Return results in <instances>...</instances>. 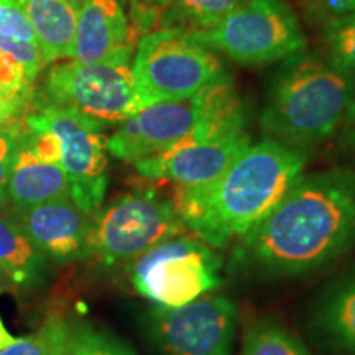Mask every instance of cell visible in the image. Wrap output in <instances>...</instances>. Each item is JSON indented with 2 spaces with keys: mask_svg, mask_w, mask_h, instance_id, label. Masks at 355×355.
Returning <instances> with one entry per match:
<instances>
[{
  "mask_svg": "<svg viewBox=\"0 0 355 355\" xmlns=\"http://www.w3.org/2000/svg\"><path fill=\"white\" fill-rule=\"evenodd\" d=\"M355 247V171L303 173L273 211L234 243L230 268L260 279L313 275Z\"/></svg>",
  "mask_w": 355,
  "mask_h": 355,
  "instance_id": "cell-1",
  "label": "cell"
},
{
  "mask_svg": "<svg viewBox=\"0 0 355 355\" xmlns=\"http://www.w3.org/2000/svg\"><path fill=\"white\" fill-rule=\"evenodd\" d=\"M304 166L306 153L265 139L248 145L211 183L176 186L173 204L189 234L222 250L273 211Z\"/></svg>",
  "mask_w": 355,
  "mask_h": 355,
  "instance_id": "cell-2",
  "label": "cell"
},
{
  "mask_svg": "<svg viewBox=\"0 0 355 355\" xmlns=\"http://www.w3.org/2000/svg\"><path fill=\"white\" fill-rule=\"evenodd\" d=\"M270 86L260 127L290 148H314L339 132L355 102V81L326 56L300 51L283 60Z\"/></svg>",
  "mask_w": 355,
  "mask_h": 355,
  "instance_id": "cell-3",
  "label": "cell"
},
{
  "mask_svg": "<svg viewBox=\"0 0 355 355\" xmlns=\"http://www.w3.org/2000/svg\"><path fill=\"white\" fill-rule=\"evenodd\" d=\"M243 109L232 81L224 76L198 94L158 102L133 115L107 139V152L122 162L152 158L193 135L207 123Z\"/></svg>",
  "mask_w": 355,
  "mask_h": 355,
  "instance_id": "cell-4",
  "label": "cell"
},
{
  "mask_svg": "<svg viewBox=\"0 0 355 355\" xmlns=\"http://www.w3.org/2000/svg\"><path fill=\"white\" fill-rule=\"evenodd\" d=\"M184 232L173 199L152 188L132 191L94 214L89 257L107 268L130 265L157 243Z\"/></svg>",
  "mask_w": 355,
  "mask_h": 355,
  "instance_id": "cell-5",
  "label": "cell"
},
{
  "mask_svg": "<svg viewBox=\"0 0 355 355\" xmlns=\"http://www.w3.org/2000/svg\"><path fill=\"white\" fill-rule=\"evenodd\" d=\"M216 248L184 232L141 254L128 265L132 286L155 306L178 308L209 295L222 283Z\"/></svg>",
  "mask_w": 355,
  "mask_h": 355,
  "instance_id": "cell-6",
  "label": "cell"
},
{
  "mask_svg": "<svg viewBox=\"0 0 355 355\" xmlns=\"http://www.w3.org/2000/svg\"><path fill=\"white\" fill-rule=\"evenodd\" d=\"M132 71L152 104L186 99L227 76L219 58L180 28H155L140 37Z\"/></svg>",
  "mask_w": 355,
  "mask_h": 355,
  "instance_id": "cell-7",
  "label": "cell"
},
{
  "mask_svg": "<svg viewBox=\"0 0 355 355\" xmlns=\"http://www.w3.org/2000/svg\"><path fill=\"white\" fill-rule=\"evenodd\" d=\"M191 35L241 64L283 61L308 44L286 0H243L214 28Z\"/></svg>",
  "mask_w": 355,
  "mask_h": 355,
  "instance_id": "cell-8",
  "label": "cell"
},
{
  "mask_svg": "<svg viewBox=\"0 0 355 355\" xmlns=\"http://www.w3.org/2000/svg\"><path fill=\"white\" fill-rule=\"evenodd\" d=\"M46 104L76 110L92 121L123 123L150 107L130 64L60 61L48 71L43 84Z\"/></svg>",
  "mask_w": 355,
  "mask_h": 355,
  "instance_id": "cell-9",
  "label": "cell"
},
{
  "mask_svg": "<svg viewBox=\"0 0 355 355\" xmlns=\"http://www.w3.org/2000/svg\"><path fill=\"white\" fill-rule=\"evenodd\" d=\"M28 125L44 128L60 144V165L69 181L71 199L96 214L107 191V139L102 123L60 105L43 104L25 115Z\"/></svg>",
  "mask_w": 355,
  "mask_h": 355,
  "instance_id": "cell-10",
  "label": "cell"
},
{
  "mask_svg": "<svg viewBox=\"0 0 355 355\" xmlns=\"http://www.w3.org/2000/svg\"><path fill=\"white\" fill-rule=\"evenodd\" d=\"M245 109L207 123L166 152L135 163L146 180H166L180 188L214 181L252 144L245 130Z\"/></svg>",
  "mask_w": 355,
  "mask_h": 355,
  "instance_id": "cell-11",
  "label": "cell"
},
{
  "mask_svg": "<svg viewBox=\"0 0 355 355\" xmlns=\"http://www.w3.org/2000/svg\"><path fill=\"white\" fill-rule=\"evenodd\" d=\"M145 331L158 355H232L237 308L224 295H204L178 308L155 306Z\"/></svg>",
  "mask_w": 355,
  "mask_h": 355,
  "instance_id": "cell-12",
  "label": "cell"
},
{
  "mask_svg": "<svg viewBox=\"0 0 355 355\" xmlns=\"http://www.w3.org/2000/svg\"><path fill=\"white\" fill-rule=\"evenodd\" d=\"M15 219L46 260L71 263L89 257L94 214L83 211L71 198L19 209Z\"/></svg>",
  "mask_w": 355,
  "mask_h": 355,
  "instance_id": "cell-13",
  "label": "cell"
},
{
  "mask_svg": "<svg viewBox=\"0 0 355 355\" xmlns=\"http://www.w3.org/2000/svg\"><path fill=\"white\" fill-rule=\"evenodd\" d=\"M137 38L122 0H89L78 10L71 60L81 64H130Z\"/></svg>",
  "mask_w": 355,
  "mask_h": 355,
  "instance_id": "cell-14",
  "label": "cell"
},
{
  "mask_svg": "<svg viewBox=\"0 0 355 355\" xmlns=\"http://www.w3.org/2000/svg\"><path fill=\"white\" fill-rule=\"evenodd\" d=\"M311 331L340 355H355V268L332 279L313 301Z\"/></svg>",
  "mask_w": 355,
  "mask_h": 355,
  "instance_id": "cell-15",
  "label": "cell"
},
{
  "mask_svg": "<svg viewBox=\"0 0 355 355\" xmlns=\"http://www.w3.org/2000/svg\"><path fill=\"white\" fill-rule=\"evenodd\" d=\"M7 196L15 211L71 198L69 181L60 163L44 162L26 144L25 137L13 158Z\"/></svg>",
  "mask_w": 355,
  "mask_h": 355,
  "instance_id": "cell-16",
  "label": "cell"
},
{
  "mask_svg": "<svg viewBox=\"0 0 355 355\" xmlns=\"http://www.w3.org/2000/svg\"><path fill=\"white\" fill-rule=\"evenodd\" d=\"M32 25L46 64L73 58L78 10L69 0H17Z\"/></svg>",
  "mask_w": 355,
  "mask_h": 355,
  "instance_id": "cell-17",
  "label": "cell"
},
{
  "mask_svg": "<svg viewBox=\"0 0 355 355\" xmlns=\"http://www.w3.org/2000/svg\"><path fill=\"white\" fill-rule=\"evenodd\" d=\"M46 272V259L15 217L0 212V275L19 288L38 286Z\"/></svg>",
  "mask_w": 355,
  "mask_h": 355,
  "instance_id": "cell-18",
  "label": "cell"
},
{
  "mask_svg": "<svg viewBox=\"0 0 355 355\" xmlns=\"http://www.w3.org/2000/svg\"><path fill=\"white\" fill-rule=\"evenodd\" d=\"M0 53L19 61L33 84L46 66L32 25L17 0H0Z\"/></svg>",
  "mask_w": 355,
  "mask_h": 355,
  "instance_id": "cell-19",
  "label": "cell"
},
{
  "mask_svg": "<svg viewBox=\"0 0 355 355\" xmlns=\"http://www.w3.org/2000/svg\"><path fill=\"white\" fill-rule=\"evenodd\" d=\"M241 2L243 0H170L158 25L188 33L206 32L219 25Z\"/></svg>",
  "mask_w": 355,
  "mask_h": 355,
  "instance_id": "cell-20",
  "label": "cell"
},
{
  "mask_svg": "<svg viewBox=\"0 0 355 355\" xmlns=\"http://www.w3.org/2000/svg\"><path fill=\"white\" fill-rule=\"evenodd\" d=\"M241 355H314L298 336L273 318L250 321L243 329Z\"/></svg>",
  "mask_w": 355,
  "mask_h": 355,
  "instance_id": "cell-21",
  "label": "cell"
},
{
  "mask_svg": "<svg viewBox=\"0 0 355 355\" xmlns=\"http://www.w3.org/2000/svg\"><path fill=\"white\" fill-rule=\"evenodd\" d=\"M73 327L64 319L50 318L30 336L15 339L0 355H69Z\"/></svg>",
  "mask_w": 355,
  "mask_h": 355,
  "instance_id": "cell-22",
  "label": "cell"
},
{
  "mask_svg": "<svg viewBox=\"0 0 355 355\" xmlns=\"http://www.w3.org/2000/svg\"><path fill=\"white\" fill-rule=\"evenodd\" d=\"M326 60L355 81V13L322 21Z\"/></svg>",
  "mask_w": 355,
  "mask_h": 355,
  "instance_id": "cell-23",
  "label": "cell"
},
{
  "mask_svg": "<svg viewBox=\"0 0 355 355\" xmlns=\"http://www.w3.org/2000/svg\"><path fill=\"white\" fill-rule=\"evenodd\" d=\"M69 355H135V352L112 334L91 326H78L73 329Z\"/></svg>",
  "mask_w": 355,
  "mask_h": 355,
  "instance_id": "cell-24",
  "label": "cell"
},
{
  "mask_svg": "<svg viewBox=\"0 0 355 355\" xmlns=\"http://www.w3.org/2000/svg\"><path fill=\"white\" fill-rule=\"evenodd\" d=\"M25 132V117L0 128V204H6L8 201V176H10L13 158H15L21 141H24Z\"/></svg>",
  "mask_w": 355,
  "mask_h": 355,
  "instance_id": "cell-25",
  "label": "cell"
},
{
  "mask_svg": "<svg viewBox=\"0 0 355 355\" xmlns=\"http://www.w3.org/2000/svg\"><path fill=\"white\" fill-rule=\"evenodd\" d=\"M128 2L132 8V25L139 38L155 30V25L159 24L163 12L170 6V0H128Z\"/></svg>",
  "mask_w": 355,
  "mask_h": 355,
  "instance_id": "cell-26",
  "label": "cell"
},
{
  "mask_svg": "<svg viewBox=\"0 0 355 355\" xmlns=\"http://www.w3.org/2000/svg\"><path fill=\"white\" fill-rule=\"evenodd\" d=\"M33 104V94L21 96H0V128L8 123L20 121L28 114Z\"/></svg>",
  "mask_w": 355,
  "mask_h": 355,
  "instance_id": "cell-27",
  "label": "cell"
},
{
  "mask_svg": "<svg viewBox=\"0 0 355 355\" xmlns=\"http://www.w3.org/2000/svg\"><path fill=\"white\" fill-rule=\"evenodd\" d=\"M306 7L314 19L324 21L355 13V0H308Z\"/></svg>",
  "mask_w": 355,
  "mask_h": 355,
  "instance_id": "cell-28",
  "label": "cell"
},
{
  "mask_svg": "<svg viewBox=\"0 0 355 355\" xmlns=\"http://www.w3.org/2000/svg\"><path fill=\"white\" fill-rule=\"evenodd\" d=\"M339 144L345 152L355 157V102L350 107L343 127L339 128Z\"/></svg>",
  "mask_w": 355,
  "mask_h": 355,
  "instance_id": "cell-29",
  "label": "cell"
},
{
  "mask_svg": "<svg viewBox=\"0 0 355 355\" xmlns=\"http://www.w3.org/2000/svg\"><path fill=\"white\" fill-rule=\"evenodd\" d=\"M15 339L17 337H13L10 332L7 331L6 324H3L2 318H0V350L7 349L8 345H12L13 343H15Z\"/></svg>",
  "mask_w": 355,
  "mask_h": 355,
  "instance_id": "cell-30",
  "label": "cell"
},
{
  "mask_svg": "<svg viewBox=\"0 0 355 355\" xmlns=\"http://www.w3.org/2000/svg\"><path fill=\"white\" fill-rule=\"evenodd\" d=\"M69 2L74 3V6L79 8L81 6H84V3H86V2H89V0H69Z\"/></svg>",
  "mask_w": 355,
  "mask_h": 355,
  "instance_id": "cell-31",
  "label": "cell"
},
{
  "mask_svg": "<svg viewBox=\"0 0 355 355\" xmlns=\"http://www.w3.org/2000/svg\"><path fill=\"white\" fill-rule=\"evenodd\" d=\"M0 293H2V283H0Z\"/></svg>",
  "mask_w": 355,
  "mask_h": 355,
  "instance_id": "cell-32",
  "label": "cell"
},
{
  "mask_svg": "<svg viewBox=\"0 0 355 355\" xmlns=\"http://www.w3.org/2000/svg\"><path fill=\"white\" fill-rule=\"evenodd\" d=\"M0 96H3V94H2V92H0Z\"/></svg>",
  "mask_w": 355,
  "mask_h": 355,
  "instance_id": "cell-33",
  "label": "cell"
}]
</instances>
